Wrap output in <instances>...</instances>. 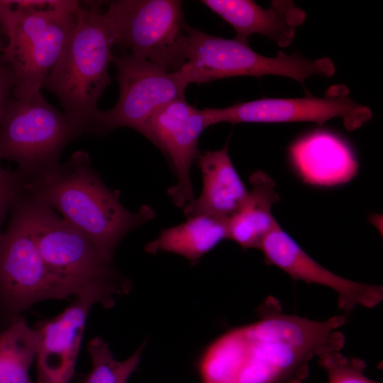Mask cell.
<instances>
[{
  "label": "cell",
  "instance_id": "603a6c76",
  "mask_svg": "<svg viewBox=\"0 0 383 383\" xmlns=\"http://www.w3.org/2000/svg\"><path fill=\"white\" fill-rule=\"evenodd\" d=\"M23 185V179L16 170L4 168L0 163V201L15 200Z\"/></svg>",
  "mask_w": 383,
  "mask_h": 383
},
{
  "label": "cell",
  "instance_id": "3957f363",
  "mask_svg": "<svg viewBox=\"0 0 383 383\" xmlns=\"http://www.w3.org/2000/svg\"><path fill=\"white\" fill-rule=\"evenodd\" d=\"M101 3H80L76 22L42 89L55 94L77 135L93 133L97 104L111 84L113 35Z\"/></svg>",
  "mask_w": 383,
  "mask_h": 383
},
{
  "label": "cell",
  "instance_id": "44dd1931",
  "mask_svg": "<svg viewBox=\"0 0 383 383\" xmlns=\"http://www.w3.org/2000/svg\"><path fill=\"white\" fill-rule=\"evenodd\" d=\"M144 344L124 360H116L108 345L101 337L91 340L87 352L91 361V369L84 379V383H127L138 367Z\"/></svg>",
  "mask_w": 383,
  "mask_h": 383
},
{
  "label": "cell",
  "instance_id": "8fae6325",
  "mask_svg": "<svg viewBox=\"0 0 383 383\" xmlns=\"http://www.w3.org/2000/svg\"><path fill=\"white\" fill-rule=\"evenodd\" d=\"M112 62L117 69L119 98L112 109L99 111L93 133L122 127L138 131L157 108L185 99L188 84L179 71L168 72L130 53L114 55Z\"/></svg>",
  "mask_w": 383,
  "mask_h": 383
},
{
  "label": "cell",
  "instance_id": "7a4b0ae2",
  "mask_svg": "<svg viewBox=\"0 0 383 383\" xmlns=\"http://www.w3.org/2000/svg\"><path fill=\"white\" fill-rule=\"evenodd\" d=\"M23 189L59 212L111 260L126 235L155 216L148 205L135 212L127 210L117 193L104 183L84 150L74 152L67 162L43 175L24 179Z\"/></svg>",
  "mask_w": 383,
  "mask_h": 383
},
{
  "label": "cell",
  "instance_id": "5b68a950",
  "mask_svg": "<svg viewBox=\"0 0 383 383\" xmlns=\"http://www.w3.org/2000/svg\"><path fill=\"white\" fill-rule=\"evenodd\" d=\"M46 266L70 296L95 292L114 303L128 280L81 231L24 189L15 201Z\"/></svg>",
  "mask_w": 383,
  "mask_h": 383
},
{
  "label": "cell",
  "instance_id": "52a82bcc",
  "mask_svg": "<svg viewBox=\"0 0 383 383\" xmlns=\"http://www.w3.org/2000/svg\"><path fill=\"white\" fill-rule=\"evenodd\" d=\"M77 136L64 112L41 92L24 98L11 95L0 127V162H16L23 179L41 176L61 164L63 149Z\"/></svg>",
  "mask_w": 383,
  "mask_h": 383
},
{
  "label": "cell",
  "instance_id": "30bf717a",
  "mask_svg": "<svg viewBox=\"0 0 383 383\" xmlns=\"http://www.w3.org/2000/svg\"><path fill=\"white\" fill-rule=\"evenodd\" d=\"M209 126L218 123L313 122L323 125L340 118L348 131L362 127L372 116L370 109L355 102L344 84L328 87L323 97L262 98L221 109H204Z\"/></svg>",
  "mask_w": 383,
  "mask_h": 383
},
{
  "label": "cell",
  "instance_id": "8992f818",
  "mask_svg": "<svg viewBox=\"0 0 383 383\" xmlns=\"http://www.w3.org/2000/svg\"><path fill=\"white\" fill-rule=\"evenodd\" d=\"M188 52L179 71L189 84L206 83L233 77L279 75L304 84L312 75L329 77L335 65L329 57L306 59L300 55L279 51L275 57L255 52L248 43L235 38L214 36L187 25Z\"/></svg>",
  "mask_w": 383,
  "mask_h": 383
},
{
  "label": "cell",
  "instance_id": "7402d4cb",
  "mask_svg": "<svg viewBox=\"0 0 383 383\" xmlns=\"http://www.w3.org/2000/svg\"><path fill=\"white\" fill-rule=\"evenodd\" d=\"M318 357L327 373L328 383H382L365 375L366 365L359 358L345 356L339 350L326 352Z\"/></svg>",
  "mask_w": 383,
  "mask_h": 383
},
{
  "label": "cell",
  "instance_id": "9c48e42d",
  "mask_svg": "<svg viewBox=\"0 0 383 383\" xmlns=\"http://www.w3.org/2000/svg\"><path fill=\"white\" fill-rule=\"evenodd\" d=\"M0 238V328L33 304L70 296L44 262L15 202Z\"/></svg>",
  "mask_w": 383,
  "mask_h": 383
},
{
  "label": "cell",
  "instance_id": "d4e9b609",
  "mask_svg": "<svg viewBox=\"0 0 383 383\" xmlns=\"http://www.w3.org/2000/svg\"><path fill=\"white\" fill-rule=\"evenodd\" d=\"M15 200L0 201V238L2 235V225Z\"/></svg>",
  "mask_w": 383,
  "mask_h": 383
},
{
  "label": "cell",
  "instance_id": "6da1fadb",
  "mask_svg": "<svg viewBox=\"0 0 383 383\" xmlns=\"http://www.w3.org/2000/svg\"><path fill=\"white\" fill-rule=\"evenodd\" d=\"M345 321V315L318 321L266 312L258 321L228 332L239 365L235 383H303L313 357L343 348L338 329Z\"/></svg>",
  "mask_w": 383,
  "mask_h": 383
},
{
  "label": "cell",
  "instance_id": "277c9868",
  "mask_svg": "<svg viewBox=\"0 0 383 383\" xmlns=\"http://www.w3.org/2000/svg\"><path fill=\"white\" fill-rule=\"evenodd\" d=\"M79 5L70 0H0V27L8 39L0 60L14 72L13 96L41 92L70 37Z\"/></svg>",
  "mask_w": 383,
  "mask_h": 383
},
{
  "label": "cell",
  "instance_id": "7c38bea8",
  "mask_svg": "<svg viewBox=\"0 0 383 383\" xmlns=\"http://www.w3.org/2000/svg\"><path fill=\"white\" fill-rule=\"evenodd\" d=\"M207 127L203 109L178 99L157 108L138 131L167 157L177 179L167 193L180 209L194 198L190 170L200 155L198 141Z\"/></svg>",
  "mask_w": 383,
  "mask_h": 383
},
{
  "label": "cell",
  "instance_id": "2e32d148",
  "mask_svg": "<svg viewBox=\"0 0 383 383\" xmlns=\"http://www.w3.org/2000/svg\"><path fill=\"white\" fill-rule=\"evenodd\" d=\"M201 2L233 27L235 38L246 43L251 35L260 34L286 48L292 43L296 28L306 19L305 11L289 0L272 1L267 9L250 0Z\"/></svg>",
  "mask_w": 383,
  "mask_h": 383
},
{
  "label": "cell",
  "instance_id": "ac0fdd59",
  "mask_svg": "<svg viewBox=\"0 0 383 383\" xmlns=\"http://www.w3.org/2000/svg\"><path fill=\"white\" fill-rule=\"evenodd\" d=\"M250 184L245 200L227 220L228 238L243 248L259 249L265 236L279 226L272 211L279 196L274 181L262 170L250 176Z\"/></svg>",
  "mask_w": 383,
  "mask_h": 383
},
{
  "label": "cell",
  "instance_id": "ba28073f",
  "mask_svg": "<svg viewBox=\"0 0 383 383\" xmlns=\"http://www.w3.org/2000/svg\"><path fill=\"white\" fill-rule=\"evenodd\" d=\"M178 0H116L104 12L114 45L168 72L179 71L187 60V24Z\"/></svg>",
  "mask_w": 383,
  "mask_h": 383
},
{
  "label": "cell",
  "instance_id": "e0dca14e",
  "mask_svg": "<svg viewBox=\"0 0 383 383\" xmlns=\"http://www.w3.org/2000/svg\"><path fill=\"white\" fill-rule=\"evenodd\" d=\"M197 162L202 190L198 198L182 208L185 217L206 215L228 219L241 206L249 192L230 158L228 143L220 150L200 154Z\"/></svg>",
  "mask_w": 383,
  "mask_h": 383
},
{
  "label": "cell",
  "instance_id": "d6986e66",
  "mask_svg": "<svg viewBox=\"0 0 383 383\" xmlns=\"http://www.w3.org/2000/svg\"><path fill=\"white\" fill-rule=\"evenodd\" d=\"M227 220L206 215L188 218L187 221L167 228L148 243L145 250L155 254L172 252L196 264L221 241L228 238Z\"/></svg>",
  "mask_w": 383,
  "mask_h": 383
},
{
  "label": "cell",
  "instance_id": "cb8c5ba5",
  "mask_svg": "<svg viewBox=\"0 0 383 383\" xmlns=\"http://www.w3.org/2000/svg\"><path fill=\"white\" fill-rule=\"evenodd\" d=\"M2 48L3 46L0 44V53ZM16 83V76L11 67L0 60V127Z\"/></svg>",
  "mask_w": 383,
  "mask_h": 383
},
{
  "label": "cell",
  "instance_id": "4fadbf2b",
  "mask_svg": "<svg viewBox=\"0 0 383 383\" xmlns=\"http://www.w3.org/2000/svg\"><path fill=\"white\" fill-rule=\"evenodd\" d=\"M111 307V302L95 292L82 293L57 316L36 328L35 383H70L77 364L86 321L93 305Z\"/></svg>",
  "mask_w": 383,
  "mask_h": 383
},
{
  "label": "cell",
  "instance_id": "5bb4252c",
  "mask_svg": "<svg viewBox=\"0 0 383 383\" xmlns=\"http://www.w3.org/2000/svg\"><path fill=\"white\" fill-rule=\"evenodd\" d=\"M259 249L269 263L292 278L333 289L345 312L357 306L373 308L383 299L382 286L351 281L329 271L306 253L279 225L265 236Z\"/></svg>",
  "mask_w": 383,
  "mask_h": 383
},
{
  "label": "cell",
  "instance_id": "9a60e30c",
  "mask_svg": "<svg viewBox=\"0 0 383 383\" xmlns=\"http://www.w3.org/2000/svg\"><path fill=\"white\" fill-rule=\"evenodd\" d=\"M290 162L300 178L318 187H334L351 180L358 162L350 145L338 134L316 130L289 147Z\"/></svg>",
  "mask_w": 383,
  "mask_h": 383
},
{
  "label": "cell",
  "instance_id": "ffe728a7",
  "mask_svg": "<svg viewBox=\"0 0 383 383\" xmlns=\"http://www.w3.org/2000/svg\"><path fill=\"white\" fill-rule=\"evenodd\" d=\"M38 343L36 328L21 316L0 332V383H35L29 370Z\"/></svg>",
  "mask_w": 383,
  "mask_h": 383
}]
</instances>
